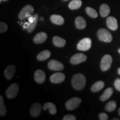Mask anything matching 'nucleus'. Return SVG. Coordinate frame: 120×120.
I'll use <instances>...</instances> for the list:
<instances>
[{
	"label": "nucleus",
	"instance_id": "nucleus-16",
	"mask_svg": "<svg viewBox=\"0 0 120 120\" xmlns=\"http://www.w3.org/2000/svg\"><path fill=\"white\" fill-rule=\"evenodd\" d=\"M75 26L77 29L82 30L84 29L86 27V22L84 18L81 16L76 17L75 19Z\"/></svg>",
	"mask_w": 120,
	"mask_h": 120
},
{
	"label": "nucleus",
	"instance_id": "nucleus-32",
	"mask_svg": "<svg viewBox=\"0 0 120 120\" xmlns=\"http://www.w3.org/2000/svg\"><path fill=\"white\" fill-rule=\"evenodd\" d=\"M99 118L101 120H107L109 119V116L107 114L105 113H101L99 115Z\"/></svg>",
	"mask_w": 120,
	"mask_h": 120
},
{
	"label": "nucleus",
	"instance_id": "nucleus-31",
	"mask_svg": "<svg viewBox=\"0 0 120 120\" xmlns=\"http://www.w3.org/2000/svg\"><path fill=\"white\" fill-rule=\"evenodd\" d=\"M63 120H76V118L72 115H67L62 118Z\"/></svg>",
	"mask_w": 120,
	"mask_h": 120
},
{
	"label": "nucleus",
	"instance_id": "nucleus-14",
	"mask_svg": "<svg viewBox=\"0 0 120 120\" xmlns=\"http://www.w3.org/2000/svg\"><path fill=\"white\" fill-rule=\"evenodd\" d=\"M106 24L108 28L112 31H115L118 28V23L117 19L115 17H109L106 19Z\"/></svg>",
	"mask_w": 120,
	"mask_h": 120
},
{
	"label": "nucleus",
	"instance_id": "nucleus-12",
	"mask_svg": "<svg viewBox=\"0 0 120 120\" xmlns=\"http://www.w3.org/2000/svg\"><path fill=\"white\" fill-rule=\"evenodd\" d=\"M16 67L15 65L11 64L9 65L6 68L4 72V75L6 79H11L16 72Z\"/></svg>",
	"mask_w": 120,
	"mask_h": 120
},
{
	"label": "nucleus",
	"instance_id": "nucleus-11",
	"mask_svg": "<svg viewBox=\"0 0 120 120\" xmlns=\"http://www.w3.org/2000/svg\"><path fill=\"white\" fill-rule=\"evenodd\" d=\"M42 111V106L40 103H34L31 106L30 109V114L32 117H38L41 113Z\"/></svg>",
	"mask_w": 120,
	"mask_h": 120
},
{
	"label": "nucleus",
	"instance_id": "nucleus-19",
	"mask_svg": "<svg viewBox=\"0 0 120 120\" xmlns=\"http://www.w3.org/2000/svg\"><path fill=\"white\" fill-rule=\"evenodd\" d=\"M113 90L112 88L109 87L108 88L104 91V92L103 93V94L101 96V97H100V100L101 101H105L106 100H107L108 99L110 98V97L111 96L112 94H113Z\"/></svg>",
	"mask_w": 120,
	"mask_h": 120
},
{
	"label": "nucleus",
	"instance_id": "nucleus-18",
	"mask_svg": "<svg viewBox=\"0 0 120 120\" xmlns=\"http://www.w3.org/2000/svg\"><path fill=\"white\" fill-rule=\"evenodd\" d=\"M43 109L45 111L49 109V113L52 114V115H55L57 112L56 106L53 103L51 102H47L45 103V105L43 106Z\"/></svg>",
	"mask_w": 120,
	"mask_h": 120
},
{
	"label": "nucleus",
	"instance_id": "nucleus-4",
	"mask_svg": "<svg viewBox=\"0 0 120 120\" xmlns=\"http://www.w3.org/2000/svg\"><path fill=\"white\" fill-rule=\"evenodd\" d=\"M19 91V85L17 83H13L7 88L6 91V95L10 99L14 98L17 96Z\"/></svg>",
	"mask_w": 120,
	"mask_h": 120
},
{
	"label": "nucleus",
	"instance_id": "nucleus-7",
	"mask_svg": "<svg viewBox=\"0 0 120 120\" xmlns=\"http://www.w3.org/2000/svg\"><path fill=\"white\" fill-rule=\"evenodd\" d=\"M81 101V99L79 97H73L66 102V107L68 110H73L79 107Z\"/></svg>",
	"mask_w": 120,
	"mask_h": 120
},
{
	"label": "nucleus",
	"instance_id": "nucleus-17",
	"mask_svg": "<svg viewBox=\"0 0 120 120\" xmlns=\"http://www.w3.org/2000/svg\"><path fill=\"white\" fill-rule=\"evenodd\" d=\"M50 20L52 23L57 25H62L64 22V18L58 15H52L50 17Z\"/></svg>",
	"mask_w": 120,
	"mask_h": 120
},
{
	"label": "nucleus",
	"instance_id": "nucleus-33",
	"mask_svg": "<svg viewBox=\"0 0 120 120\" xmlns=\"http://www.w3.org/2000/svg\"><path fill=\"white\" fill-rule=\"evenodd\" d=\"M118 73L120 75V68L118 69Z\"/></svg>",
	"mask_w": 120,
	"mask_h": 120
},
{
	"label": "nucleus",
	"instance_id": "nucleus-2",
	"mask_svg": "<svg viewBox=\"0 0 120 120\" xmlns=\"http://www.w3.org/2000/svg\"><path fill=\"white\" fill-rule=\"evenodd\" d=\"M97 37L101 41L105 42H111L112 40L111 34L105 28H101L97 32Z\"/></svg>",
	"mask_w": 120,
	"mask_h": 120
},
{
	"label": "nucleus",
	"instance_id": "nucleus-25",
	"mask_svg": "<svg viewBox=\"0 0 120 120\" xmlns=\"http://www.w3.org/2000/svg\"><path fill=\"white\" fill-rule=\"evenodd\" d=\"M34 17V20L32 23H30L28 26L27 27V31L28 32H32L34 30V28H36V27L37 26V21H38V16L37 14H34L33 15Z\"/></svg>",
	"mask_w": 120,
	"mask_h": 120
},
{
	"label": "nucleus",
	"instance_id": "nucleus-9",
	"mask_svg": "<svg viewBox=\"0 0 120 120\" xmlns=\"http://www.w3.org/2000/svg\"><path fill=\"white\" fill-rule=\"evenodd\" d=\"M87 60V56L83 53L75 54L70 58V63L72 64H78L85 62Z\"/></svg>",
	"mask_w": 120,
	"mask_h": 120
},
{
	"label": "nucleus",
	"instance_id": "nucleus-34",
	"mask_svg": "<svg viewBox=\"0 0 120 120\" xmlns=\"http://www.w3.org/2000/svg\"><path fill=\"white\" fill-rule=\"evenodd\" d=\"M112 120H119V119L118 118H114L112 119Z\"/></svg>",
	"mask_w": 120,
	"mask_h": 120
},
{
	"label": "nucleus",
	"instance_id": "nucleus-5",
	"mask_svg": "<svg viewBox=\"0 0 120 120\" xmlns=\"http://www.w3.org/2000/svg\"><path fill=\"white\" fill-rule=\"evenodd\" d=\"M92 45V41L90 38H84L78 43L77 48L79 51H86L90 49Z\"/></svg>",
	"mask_w": 120,
	"mask_h": 120
},
{
	"label": "nucleus",
	"instance_id": "nucleus-22",
	"mask_svg": "<svg viewBox=\"0 0 120 120\" xmlns=\"http://www.w3.org/2000/svg\"><path fill=\"white\" fill-rule=\"evenodd\" d=\"M51 56V52L49 50H44L39 53L37 56V60L39 61H45Z\"/></svg>",
	"mask_w": 120,
	"mask_h": 120
},
{
	"label": "nucleus",
	"instance_id": "nucleus-35",
	"mask_svg": "<svg viewBox=\"0 0 120 120\" xmlns=\"http://www.w3.org/2000/svg\"><path fill=\"white\" fill-rule=\"evenodd\" d=\"M8 1V0H0V2H2V1Z\"/></svg>",
	"mask_w": 120,
	"mask_h": 120
},
{
	"label": "nucleus",
	"instance_id": "nucleus-36",
	"mask_svg": "<svg viewBox=\"0 0 120 120\" xmlns=\"http://www.w3.org/2000/svg\"><path fill=\"white\" fill-rule=\"evenodd\" d=\"M118 113H119V115L120 116V108L119 109H118Z\"/></svg>",
	"mask_w": 120,
	"mask_h": 120
},
{
	"label": "nucleus",
	"instance_id": "nucleus-10",
	"mask_svg": "<svg viewBox=\"0 0 120 120\" xmlns=\"http://www.w3.org/2000/svg\"><path fill=\"white\" fill-rule=\"evenodd\" d=\"M65 77L66 76L64 73L57 72L51 76L50 81L53 83H60L64 81Z\"/></svg>",
	"mask_w": 120,
	"mask_h": 120
},
{
	"label": "nucleus",
	"instance_id": "nucleus-8",
	"mask_svg": "<svg viewBox=\"0 0 120 120\" xmlns=\"http://www.w3.org/2000/svg\"><path fill=\"white\" fill-rule=\"evenodd\" d=\"M48 67L52 71H61L64 68V66L62 63L55 60H52L49 61Z\"/></svg>",
	"mask_w": 120,
	"mask_h": 120
},
{
	"label": "nucleus",
	"instance_id": "nucleus-15",
	"mask_svg": "<svg viewBox=\"0 0 120 120\" xmlns=\"http://www.w3.org/2000/svg\"><path fill=\"white\" fill-rule=\"evenodd\" d=\"M47 38V35L45 32H40L37 34L34 38V42L36 44L42 43L46 41Z\"/></svg>",
	"mask_w": 120,
	"mask_h": 120
},
{
	"label": "nucleus",
	"instance_id": "nucleus-27",
	"mask_svg": "<svg viewBox=\"0 0 120 120\" xmlns=\"http://www.w3.org/2000/svg\"><path fill=\"white\" fill-rule=\"evenodd\" d=\"M116 108V103L114 101H109L105 106V109L108 112H112Z\"/></svg>",
	"mask_w": 120,
	"mask_h": 120
},
{
	"label": "nucleus",
	"instance_id": "nucleus-20",
	"mask_svg": "<svg viewBox=\"0 0 120 120\" xmlns=\"http://www.w3.org/2000/svg\"><path fill=\"white\" fill-rule=\"evenodd\" d=\"M100 15L102 17H107L110 13V8L107 4H102L100 8Z\"/></svg>",
	"mask_w": 120,
	"mask_h": 120
},
{
	"label": "nucleus",
	"instance_id": "nucleus-39",
	"mask_svg": "<svg viewBox=\"0 0 120 120\" xmlns=\"http://www.w3.org/2000/svg\"><path fill=\"white\" fill-rule=\"evenodd\" d=\"M64 1H68V0H64Z\"/></svg>",
	"mask_w": 120,
	"mask_h": 120
},
{
	"label": "nucleus",
	"instance_id": "nucleus-29",
	"mask_svg": "<svg viewBox=\"0 0 120 120\" xmlns=\"http://www.w3.org/2000/svg\"><path fill=\"white\" fill-rule=\"evenodd\" d=\"M8 30V26L5 22H0V33L2 34L6 32Z\"/></svg>",
	"mask_w": 120,
	"mask_h": 120
},
{
	"label": "nucleus",
	"instance_id": "nucleus-1",
	"mask_svg": "<svg viewBox=\"0 0 120 120\" xmlns=\"http://www.w3.org/2000/svg\"><path fill=\"white\" fill-rule=\"evenodd\" d=\"M86 79L82 73H76L73 75L72 79V85L74 89L80 91L85 88Z\"/></svg>",
	"mask_w": 120,
	"mask_h": 120
},
{
	"label": "nucleus",
	"instance_id": "nucleus-21",
	"mask_svg": "<svg viewBox=\"0 0 120 120\" xmlns=\"http://www.w3.org/2000/svg\"><path fill=\"white\" fill-rule=\"evenodd\" d=\"M53 43L56 47H62L65 46L66 41L61 37L58 36H55L53 38Z\"/></svg>",
	"mask_w": 120,
	"mask_h": 120
},
{
	"label": "nucleus",
	"instance_id": "nucleus-38",
	"mask_svg": "<svg viewBox=\"0 0 120 120\" xmlns=\"http://www.w3.org/2000/svg\"><path fill=\"white\" fill-rule=\"evenodd\" d=\"M118 52H119V53H120V49H118Z\"/></svg>",
	"mask_w": 120,
	"mask_h": 120
},
{
	"label": "nucleus",
	"instance_id": "nucleus-24",
	"mask_svg": "<svg viewBox=\"0 0 120 120\" xmlns=\"http://www.w3.org/2000/svg\"><path fill=\"white\" fill-rule=\"evenodd\" d=\"M82 6V1L81 0H73L68 4V7L71 10H75L80 8Z\"/></svg>",
	"mask_w": 120,
	"mask_h": 120
},
{
	"label": "nucleus",
	"instance_id": "nucleus-6",
	"mask_svg": "<svg viewBox=\"0 0 120 120\" xmlns=\"http://www.w3.org/2000/svg\"><path fill=\"white\" fill-rule=\"evenodd\" d=\"M112 62V57L109 55H106L102 58L101 69L102 71H106L111 67Z\"/></svg>",
	"mask_w": 120,
	"mask_h": 120
},
{
	"label": "nucleus",
	"instance_id": "nucleus-30",
	"mask_svg": "<svg viewBox=\"0 0 120 120\" xmlns=\"http://www.w3.org/2000/svg\"><path fill=\"white\" fill-rule=\"evenodd\" d=\"M114 86L116 89L118 91H120V79H116L114 82Z\"/></svg>",
	"mask_w": 120,
	"mask_h": 120
},
{
	"label": "nucleus",
	"instance_id": "nucleus-26",
	"mask_svg": "<svg viewBox=\"0 0 120 120\" xmlns=\"http://www.w3.org/2000/svg\"><path fill=\"white\" fill-rule=\"evenodd\" d=\"M7 109L4 103V97L2 96H0V115L1 116L4 117L6 115Z\"/></svg>",
	"mask_w": 120,
	"mask_h": 120
},
{
	"label": "nucleus",
	"instance_id": "nucleus-23",
	"mask_svg": "<svg viewBox=\"0 0 120 120\" xmlns=\"http://www.w3.org/2000/svg\"><path fill=\"white\" fill-rule=\"evenodd\" d=\"M105 86V83L102 81L95 82L91 87V90L92 92H97L101 90Z\"/></svg>",
	"mask_w": 120,
	"mask_h": 120
},
{
	"label": "nucleus",
	"instance_id": "nucleus-3",
	"mask_svg": "<svg viewBox=\"0 0 120 120\" xmlns=\"http://www.w3.org/2000/svg\"><path fill=\"white\" fill-rule=\"evenodd\" d=\"M34 12V8L31 5L28 4L25 6L21 11H20L19 15V18L21 20H23L27 17H30Z\"/></svg>",
	"mask_w": 120,
	"mask_h": 120
},
{
	"label": "nucleus",
	"instance_id": "nucleus-13",
	"mask_svg": "<svg viewBox=\"0 0 120 120\" xmlns=\"http://www.w3.org/2000/svg\"><path fill=\"white\" fill-rule=\"evenodd\" d=\"M34 77L35 81L38 83H43L46 79V75L41 70H38L35 71L34 74Z\"/></svg>",
	"mask_w": 120,
	"mask_h": 120
},
{
	"label": "nucleus",
	"instance_id": "nucleus-37",
	"mask_svg": "<svg viewBox=\"0 0 120 120\" xmlns=\"http://www.w3.org/2000/svg\"><path fill=\"white\" fill-rule=\"evenodd\" d=\"M43 18H41V21H43Z\"/></svg>",
	"mask_w": 120,
	"mask_h": 120
},
{
	"label": "nucleus",
	"instance_id": "nucleus-28",
	"mask_svg": "<svg viewBox=\"0 0 120 120\" xmlns=\"http://www.w3.org/2000/svg\"><path fill=\"white\" fill-rule=\"evenodd\" d=\"M86 12L90 17L94 18V19L97 18V16H98V14H97L96 11L94 9L91 8V7H86Z\"/></svg>",
	"mask_w": 120,
	"mask_h": 120
}]
</instances>
